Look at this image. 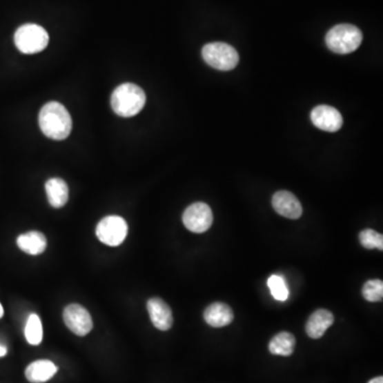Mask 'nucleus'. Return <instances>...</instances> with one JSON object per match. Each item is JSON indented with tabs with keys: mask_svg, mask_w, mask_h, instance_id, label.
Here are the masks:
<instances>
[{
	"mask_svg": "<svg viewBox=\"0 0 383 383\" xmlns=\"http://www.w3.org/2000/svg\"><path fill=\"white\" fill-rule=\"evenodd\" d=\"M41 130L49 139L62 141L70 135L72 117L68 110L58 101H50L41 110L39 115Z\"/></svg>",
	"mask_w": 383,
	"mask_h": 383,
	"instance_id": "1",
	"label": "nucleus"
},
{
	"mask_svg": "<svg viewBox=\"0 0 383 383\" xmlns=\"http://www.w3.org/2000/svg\"><path fill=\"white\" fill-rule=\"evenodd\" d=\"M145 104L146 95L137 84H121L112 93V109L119 117H135L144 108Z\"/></svg>",
	"mask_w": 383,
	"mask_h": 383,
	"instance_id": "2",
	"label": "nucleus"
},
{
	"mask_svg": "<svg viewBox=\"0 0 383 383\" xmlns=\"http://www.w3.org/2000/svg\"><path fill=\"white\" fill-rule=\"evenodd\" d=\"M363 35L360 29L351 23H340L326 35V44L335 54L347 55L360 47Z\"/></svg>",
	"mask_w": 383,
	"mask_h": 383,
	"instance_id": "3",
	"label": "nucleus"
},
{
	"mask_svg": "<svg viewBox=\"0 0 383 383\" xmlns=\"http://www.w3.org/2000/svg\"><path fill=\"white\" fill-rule=\"evenodd\" d=\"M14 42L17 49L23 54H37L44 50L48 45V33L41 26L26 23L15 32Z\"/></svg>",
	"mask_w": 383,
	"mask_h": 383,
	"instance_id": "4",
	"label": "nucleus"
},
{
	"mask_svg": "<svg viewBox=\"0 0 383 383\" xmlns=\"http://www.w3.org/2000/svg\"><path fill=\"white\" fill-rule=\"evenodd\" d=\"M202 58L211 68L219 70H231L239 63V54L231 45L214 42L204 45Z\"/></svg>",
	"mask_w": 383,
	"mask_h": 383,
	"instance_id": "5",
	"label": "nucleus"
},
{
	"mask_svg": "<svg viewBox=\"0 0 383 383\" xmlns=\"http://www.w3.org/2000/svg\"><path fill=\"white\" fill-rule=\"evenodd\" d=\"M128 225L121 216L111 215L102 219L96 228V235L108 246H119L125 241Z\"/></svg>",
	"mask_w": 383,
	"mask_h": 383,
	"instance_id": "6",
	"label": "nucleus"
},
{
	"mask_svg": "<svg viewBox=\"0 0 383 383\" xmlns=\"http://www.w3.org/2000/svg\"><path fill=\"white\" fill-rule=\"evenodd\" d=\"M184 226L192 233H206L213 223L211 208L204 202H195L186 208L182 216Z\"/></svg>",
	"mask_w": 383,
	"mask_h": 383,
	"instance_id": "7",
	"label": "nucleus"
},
{
	"mask_svg": "<svg viewBox=\"0 0 383 383\" xmlns=\"http://www.w3.org/2000/svg\"><path fill=\"white\" fill-rule=\"evenodd\" d=\"M63 318L68 329L75 335L84 337L93 329V320L88 310L80 304H72L66 306L63 312Z\"/></svg>",
	"mask_w": 383,
	"mask_h": 383,
	"instance_id": "8",
	"label": "nucleus"
},
{
	"mask_svg": "<svg viewBox=\"0 0 383 383\" xmlns=\"http://www.w3.org/2000/svg\"><path fill=\"white\" fill-rule=\"evenodd\" d=\"M311 121L315 127L328 132H337L343 126V117L335 108L322 105L311 112Z\"/></svg>",
	"mask_w": 383,
	"mask_h": 383,
	"instance_id": "9",
	"label": "nucleus"
},
{
	"mask_svg": "<svg viewBox=\"0 0 383 383\" xmlns=\"http://www.w3.org/2000/svg\"><path fill=\"white\" fill-rule=\"evenodd\" d=\"M275 211L286 219H297L302 214V204L294 194L288 190H279L273 196Z\"/></svg>",
	"mask_w": 383,
	"mask_h": 383,
	"instance_id": "10",
	"label": "nucleus"
},
{
	"mask_svg": "<svg viewBox=\"0 0 383 383\" xmlns=\"http://www.w3.org/2000/svg\"><path fill=\"white\" fill-rule=\"evenodd\" d=\"M147 310L151 322L157 329L161 331H166L172 328L174 323L173 312L164 300L159 297L150 298L147 302Z\"/></svg>",
	"mask_w": 383,
	"mask_h": 383,
	"instance_id": "11",
	"label": "nucleus"
},
{
	"mask_svg": "<svg viewBox=\"0 0 383 383\" xmlns=\"http://www.w3.org/2000/svg\"><path fill=\"white\" fill-rule=\"evenodd\" d=\"M333 323H335V316L331 312L326 309L316 310L306 322V335L311 339H321L325 335L328 328L331 327Z\"/></svg>",
	"mask_w": 383,
	"mask_h": 383,
	"instance_id": "12",
	"label": "nucleus"
},
{
	"mask_svg": "<svg viewBox=\"0 0 383 383\" xmlns=\"http://www.w3.org/2000/svg\"><path fill=\"white\" fill-rule=\"evenodd\" d=\"M204 317V321L212 327L221 328L233 323L235 314L228 304L214 302L206 309Z\"/></svg>",
	"mask_w": 383,
	"mask_h": 383,
	"instance_id": "13",
	"label": "nucleus"
},
{
	"mask_svg": "<svg viewBox=\"0 0 383 383\" xmlns=\"http://www.w3.org/2000/svg\"><path fill=\"white\" fill-rule=\"evenodd\" d=\"M47 198L51 207L62 208L68 200V186L66 182L60 178H51L46 182Z\"/></svg>",
	"mask_w": 383,
	"mask_h": 383,
	"instance_id": "14",
	"label": "nucleus"
},
{
	"mask_svg": "<svg viewBox=\"0 0 383 383\" xmlns=\"http://www.w3.org/2000/svg\"><path fill=\"white\" fill-rule=\"evenodd\" d=\"M57 371L58 369L51 361H35L26 369V378L31 383L46 382L55 376Z\"/></svg>",
	"mask_w": 383,
	"mask_h": 383,
	"instance_id": "15",
	"label": "nucleus"
},
{
	"mask_svg": "<svg viewBox=\"0 0 383 383\" xmlns=\"http://www.w3.org/2000/svg\"><path fill=\"white\" fill-rule=\"evenodd\" d=\"M17 245L23 253L37 255L46 251V237L40 231H30L17 237Z\"/></svg>",
	"mask_w": 383,
	"mask_h": 383,
	"instance_id": "16",
	"label": "nucleus"
},
{
	"mask_svg": "<svg viewBox=\"0 0 383 383\" xmlns=\"http://www.w3.org/2000/svg\"><path fill=\"white\" fill-rule=\"evenodd\" d=\"M295 345V337L290 332L282 331L273 337L268 345V349L273 355L288 357L294 353Z\"/></svg>",
	"mask_w": 383,
	"mask_h": 383,
	"instance_id": "17",
	"label": "nucleus"
},
{
	"mask_svg": "<svg viewBox=\"0 0 383 383\" xmlns=\"http://www.w3.org/2000/svg\"><path fill=\"white\" fill-rule=\"evenodd\" d=\"M26 339L31 345H39L43 340L42 322L37 314H31L25 328Z\"/></svg>",
	"mask_w": 383,
	"mask_h": 383,
	"instance_id": "18",
	"label": "nucleus"
},
{
	"mask_svg": "<svg viewBox=\"0 0 383 383\" xmlns=\"http://www.w3.org/2000/svg\"><path fill=\"white\" fill-rule=\"evenodd\" d=\"M362 295L367 302H378L383 297V282L382 280L375 279L369 280L362 288Z\"/></svg>",
	"mask_w": 383,
	"mask_h": 383,
	"instance_id": "19",
	"label": "nucleus"
},
{
	"mask_svg": "<svg viewBox=\"0 0 383 383\" xmlns=\"http://www.w3.org/2000/svg\"><path fill=\"white\" fill-rule=\"evenodd\" d=\"M359 239H360L361 245L364 248H377L379 251H383V235L381 233H376L375 230H363L359 235Z\"/></svg>",
	"mask_w": 383,
	"mask_h": 383,
	"instance_id": "20",
	"label": "nucleus"
},
{
	"mask_svg": "<svg viewBox=\"0 0 383 383\" xmlns=\"http://www.w3.org/2000/svg\"><path fill=\"white\" fill-rule=\"evenodd\" d=\"M267 286L270 288L271 293H272L273 297L275 299L280 300V302L288 299V291L282 277L278 276V275H273L267 280Z\"/></svg>",
	"mask_w": 383,
	"mask_h": 383,
	"instance_id": "21",
	"label": "nucleus"
},
{
	"mask_svg": "<svg viewBox=\"0 0 383 383\" xmlns=\"http://www.w3.org/2000/svg\"><path fill=\"white\" fill-rule=\"evenodd\" d=\"M7 355V347L3 346L0 344V357H3V355Z\"/></svg>",
	"mask_w": 383,
	"mask_h": 383,
	"instance_id": "22",
	"label": "nucleus"
},
{
	"mask_svg": "<svg viewBox=\"0 0 383 383\" xmlns=\"http://www.w3.org/2000/svg\"><path fill=\"white\" fill-rule=\"evenodd\" d=\"M369 383H383L382 377H376V378L372 379V380L369 381Z\"/></svg>",
	"mask_w": 383,
	"mask_h": 383,
	"instance_id": "23",
	"label": "nucleus"
},
{
	"mask_svg": "<svg viewBox=\"0 0 383 383\" xmlns=\"http://www.w3.org/2000/svg\"><path fill=\"white\" fill-rule=\"evenodd\" d=\"M3 306H1V304H0V318L3 317Z\"/></svg>",
	"mask_w": 383,
	"mask_h": 383,
	"instance_id": "24",
	"label": "nucleus"
}]
</instances>
